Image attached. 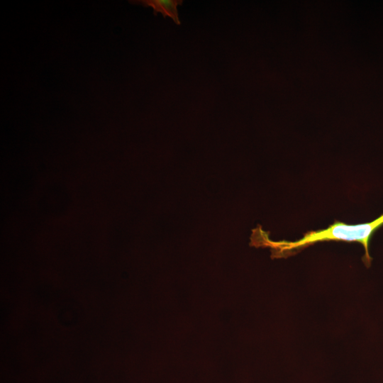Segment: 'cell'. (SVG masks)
Returning <instances> with one entry per match:
<instances>
[{"label":"cell","mask_w":383,"mask_h":383,"mask_svg":"<svg viewBox=\"0 0 383 383\" xmlns=\"http://www.w3.org/2000/svg\"><path fill=\"white\" fill-rule=\"evenodd\" d=\"M383 225V214L370 223L350 225L336 221L328 228L317 231H309L296 241L274 242L266 235H261L258 243L272 249L276 257H287L315 243L321 241L358 242L365 249L363 262L370 267L372 257L369 253L370 240L374 233Z\"/></svg>","instance_id":"obj_1"},{"label":"cell","mask_w":383,"mask_h":383,"mask_svg":"<svg viewBox=\"0 0 383 383\" xmlns=\"http://www.w3.org/2000/svg\"><path fill=\"white\" fill-rule=\"evenodd\" d=\"M135 2L151 7L155 14L160 13L164 17L171 18L177 25L181 24L177 6L182 4V0H140Z\"/></svg>","instance_id":"obj_2"}]
</instances>
